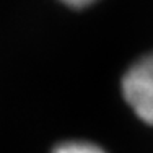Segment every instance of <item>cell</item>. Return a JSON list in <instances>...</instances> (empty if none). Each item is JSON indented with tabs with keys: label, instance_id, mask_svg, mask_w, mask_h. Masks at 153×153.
Instances as JSON below:
<instances>
[{
	"label": "cell",
	"instance_id": "2",
	"mask_svg": "<svg viewBox=\"0 0 153 153\" xmlns=\"http://www.w3.org/2000/svg\"><path fill=\"white\" fill-rule=\"evenodd\" d=\"M52 153H106L101 147L91 143V142H83V140H72L64 142L57 145L52 150Z\"/></svg>",
	"mask_w": 153,
	"mask_h": 153
},
{
	"label": "cell",
	"instance_id": "3",
	"mask_svg": "<svg viewBox=\"0 0 153 153\" xmlns=\"http://www.w3.org/2000/svg\"><path fill=\"white\" fill-rule=\"evenodd\" d=\"M60 2L64 3V5L70 7V8H85V7L93 5L98 0H60Z\"/></svg>",
	"mask_w": 153,
	"mask_h": 153
},
{
	"label": "cell",
	"instance_id": "1",
	"mask_svg": "<svg viewBox=\"0 0 153 153\" xmlns=\"http://www.w3.org/2000/svg\"><path fill=\"white\" fill-rule=\"evenodd\" d=\"M122 94L138 117L153 126V52L129 67L122 78Z\"/></svg>",
	"mask_w": 153,
	"mask_h": 153
}]
</instances>
